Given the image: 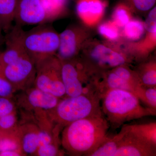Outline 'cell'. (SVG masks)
<instances>
[{
    "label": "cell",
    "instance_id": "1",
    "mask_svg": "<svg viewBox=\"0 0 156 156\" xmlns=\"http://www.w3.org/2000/svg\"><path fill=\"white\" fill-rule=\"evenodd\" d=\"M110 126L103 114L75 121L65 126L62 145L70 154L88 156L108 136Z\"/></svg>",
    "mask_w": 156,
    "mask_h": 156
},
{
    "label": "cell",
    "instance_id": "2",
    "mask_svg": "<svg viewBox=\"0 0 156 156\" xmlns=\"http://www.w3.org/2000/svg\"><path fill=\"white\" fill-rule=\"evenodd\" d=\"M100 98L102 113L115 128L132 120L156 115V110L143 106L139 98L130 91L108 89L101 93Z\"/></svg>",
    "mask_w": 156,
    "mask_h": 156
},
{
    "label": "cell",
    "instance_id": "3",
    "mask_svg": "<svg viewBox=\"0 0 156 156\" xmlns=\"http://www.w3.org/2000/svg\"><path fill=\"white\" fill-rule=\"evenodd\" d=\"M22 41L27 53L36 64L45 58L56 55L59 34L49 23L38 24L30 30H23Z\"/></svg>",
    "mask_w": 156,
    "mask_h": 156
},
{
    "label": "cell",
    "instance_id": "4",
    "mask_svg": "<svg viewBox=\"0 0 156 156\" xmlns=\"http://www.w3.org/2000/svg\"><path fill=\"white\" fill-rule=\"evenodd\" d=\"M100 96L93 92L79 96L69 97L58 102L55 108L56 121L64 125L87 118L101 114Z\"/></svg>",
    "mask_w": 156,
    "mask_h": 156
},
{
    "label": "cell",
    "instance_id": "5",
    "mask_svg": "<svg viewBox=\"0 0 156 156\" xmlns=\"http://www.w3.org/2000/svg\"><path fill=\"white\" fill-rule=\"evenodd\" d=\"M34 83L38 89L60 98L66 95L61 77V62L56 55L43 59L35 65Z\"/></svg>",
    "mask_w": 156,
    "mask_h": 156
},
{
    "label": "cell",
    "instance_id": "6",
    "mask_svg": "<svg viewBox=\"0 0 156 156\" xmlns=\"http://www.w3.org/2000/svg\"><path fill=\"white\" fill-rule=\"evenodd\" d=\"M89 37V33L82 27L73 25L67 27L59 34L56 56L61 61L75 58L83 49Z\"/></svg>",
    "mask_w": 156,
    "mask_h": 156
},
{
    "label": "cell",
    "instance_id": "7",
    "mask_svg": "<svg viewBox=\"0 0 156 156\" xmlns=\"http://www.w3.org/2000/svg\"><path fill=\"white\" fill-rule=\"evenodd\" d=\"M36 72L35 64L27 53L11 64L0 66V73L14 88L34 82Z\"/></svg>",
    "mask_w": 156,
    "mask_h": 156
},
{
    "label": "cell",
    "instance_id": "8",
    "mask_svg": "<svg viewBox=\"0 0 156 156\" xmlns=\"http://www.w3.org/2000/svg\"><path fill=\"white\" fill-rule=\"evenodd\" d=\"M61 62L62 79L68 96L74 97L92 92L84 87L87 77L81 63L75 58Z\"/></svg>",
    "mask_w": 156,
    "mask_h": 156
},
{
    "label": "cell",
    "instance_id": "9",
    "mask_svg": "<svg viewBox=\"0 0 156 156\" xmlns=\"http://www.w3.org/2000/svg\"><path fill=\"white\" fill-rule=\"evenodd\" d=\"M16 25L23 26L47 23L41 0H18L14 14Z\"/></svg>",
    "mask_w": 156,
    "mask_h": 156
},
{
    "label": "cell",
    "instance_id": "10",
    "mask_svg": "<svg viewBox=\"0 0 156 156\" xmlns=\"http://www.w3.org/2000/svg\"><path fill=\"white\" fill-rule=\"evenodd\" d=\"M89 51V58L92 63L102 69H112L126 65L128 58L125 53L106 45L95 43Z\"/></svg>",
    "mask_w": 156,
    "mask_h": 156
},
{
    "label": "cell",
    "instance_id": "11",
    "mask_svg": "<svg viewBox=\"0 0 156 156\" xmlns=\"http://www.w3.org/2000/svg\"><path fill=\"white\" fill-rule=\"evenodd\" d=\"M107 5L105 0H77L76 12L84 25L93 27L101 21Z\"/></svg>",
    "mask_w": 156,
    "mask_h": 156
},
{
    "label": "cell",
    "instance_id": "12",
    "mask_svg": "<svg viewBox=\"0 0 156 156\" xmlns=\"http://www.w3.org/2000/svg\"><path fill=\"white\" fill-rule=\"evenodd\" d=\"M123 136L114 156H154L156 148L127 134L122 128Z\"/></svg>",
    "mask_w": 156,
    "mask_h": 156
},
{
    "label": "cell",
    "instance_id": "13",
    "mask_svg": "<svg viewBox=\"0 0 156 156\" xmlns=\"http://www.w3.org/2000/svg\"><path fill=\"white\" fill-rule=\"evenodd\" d=\"M156 44V31L147 32L143 39L128 43L126 49L128 53L136 59H143L154 49Z\"/></svg>",
    "mask_w": 156,
    "mask_h": 156
},
{
    "label": "cell",
    "instance_id": "14",
    "mask_svg": "<svg viewBox=\"0 0 156 156\" xmlns=\"http://www.w3.org/2000/svg\"><path fill=\"white\" fill-rule=\"evenodd\" d=\"M122 128L127 134L156 148V122L144 124L123 125Z\"/></svg>",
    "mask_w": 156,
    "mask_h": 156
},
{
    "label": "cell",
    "instance_id": "15",
    "mask_svg": "<svg viewBox=\"0 0 156 156\" xmlns=\"http://www.w3.org/2000/svg\"><path fill=\"white\" fill-rule=\"evenodd\" d=\"M58 98L36 88L29 92L28 100L35 108L50 110L55 108L58 103Z\"/></svg>",
    "mask_w": 156,
    "mask_h": 156
},
{
    "label": "cell",
    "instance_id": "16",
    "mask_svg": "<svg viewBox=\"0 0 156 156\" xmlns=\"http://www.w3.org/2000/svg\"><path fill=\"white\" fill-rule=\"evenodd\" d=\"M18 0H0V23L7 33L12 27Z\"/></svg>",
    "mask_w": 156,
    "mask_h": 156
},
{
    "label": "cell",
    "instance_id": "17",
    "mask_svg": "<svg viewBox=\"0 0 156 156\" xmlns=\"http://www.w3.org/2000/svg\"><path fill=\"white\" fill-rule=\"evenodd\" d=\"M47 23L63 16L67 11V0H41Z\"/></svg>",
    "mask_w": 156,
    "mask_h": 156
},
{
    "label": "cell",
    "instance_id": "18",
    "mask_svg": "<svg viewBox=\"0 0 156 156\" xmlns=\"http://www.w3.org/2000/svg\"><path fill=\"white\" fill-rule=\"evenodd\" d=\"M123 132L121 129L119 133L110 137L108 136L93 151L87 156H114L120 144Z\"/></svg>",
    "mask_w": 156,
    "mask_h": 156
},
{
    "label": "cell",
    "instance_id": "19",
    "mask_svg": "<svg viewBox=\"0 0 156 156\" xmlns=\"http://www.w3.org/2000/svg\"><path fill=\"white\" fill-rule=\"evenodd\" d=\"M123 28L121 35L130 42L140 40L146 31L144 22L138 19H131Z\"/></svg>",
    "mask_w": 156,
    "mask_h": 156
},
{
    "label": "cell",
    "instance_id": "20",
    "mask_svg": "<svg viewBox=\"0 0 156 156\" xmlns=\"http://www.w3.org/2000/svg\"><path fill=\"white\" fill-rule=\"evenodd\" d=\"M136 73L143 87H153L156 86V63L154 60L142 65Z\"/></svg>",
    "mask_w": 156,
    "mask_h": 156
},
{
    "label": "cell",
    "instance_id": "21",
    "mask_svg": "<svg viewBox=\"0 0 156 156\" xmlns=\"http://www.w3.org/2000/svg\"><path fill=\"white\" fill-rule=\"evenodd\" d=\"M133 10L125 2L119 3L114 10L112 21L119 27H123L132 19Z\"/></svg>",
    "mask_w": 156,
    "mask_h": 156
},
{
    "label": "cell",
    "instance_id": "22",
    "mask_svg": "<svg viewBox=\"0 0 156 156\" xmlns=\"http://www.w3.org/2000/svg\"><path fill=\"white\" fill-rule=\"evenodd\" d=\"M98 31L101 35L111 42L116 41L122 36L119 27L112 20L102 23L98 26Z\"/></svg>",
    "mask_w": 156,
    "mask_h": 156
},
{
    "label": "cell",
    "instance_id": "23",
    "mask_svg": "<svg viewBox=\"0 0 156 156\" xmlns=\"http://www.w3.org/2000/svg\"><path fill=\"white\" fill-rule=\"evenodd\" d=\"M39 146L38 132L31 131L23 137L21 147L23 151L27 154H32L37 151Z\"/></svg>",
    "mask_w": 156,
    "mask_h": 156
},
{
    "label": "cell",
    "instance_id": "24",
    "mask_svg": "<svg viewBox=\"0 0 156 156\" xmlns=\"http://www.w3.org/2000/svg\"><path fill=\"white\" fill-rule=\"evenodd\" d=\"M137 97L139 98L140 101L145 104L147 107L156 110V87H143Z\"/></svg>",
    "mask_w": 156,
    "mask_h": 156
},
{
    "label": "cell",
    "instance_id": "25",
    "mask_svg": "<svg viewBox=\"0 0 156 156\" xmlns=\"http://www.w3.org/2000/svg\"><path fill=\"white\" fill-rule=\"evenodd\" d=\"M156 0H126L127 3L133 10L146 11L150 10L155 5Z\"/></svg>",
    "mask_w": 156,
    "mask_h": 156
},
{
    "label": "cell",
    "instance_id": "26",
    "mask_svg": "<svg viewBox=\"0 0 156 156\" xmlns=\"http://www.w3.org/2000/svg\"><path fill=\"white\" fill-rule=\"evenodd\" d=\"M18 143L16 140L0 133V152L8 151H17Z\"/></svg>",
    "mask_w": 156,
    "mask_h": 156
},
{
    "label": "cell",
    "instance_id": "27",
    "mask_svg": "<svg viewBox=\"0 0 156 156\" xmlns=\"http://www.w3.org/2000/svg\"><path fill=\"white\" fill-rule=\"evenodd\" d=\"M16 118L14 113L0 117V131L5 132L10 130L15 125Z\"/></svg>",
    "mask_w": 156,
    "mask_h": 156
},
{
    "label": "cell",
    "instance_id": "28",
    "mask_svg": "<svg viewBox=\"0 0 156 156\" xmlns=\"http://www.w3.org/2000/svg\"><path fill=\"white\" fill-rule=\"evenodd\" d=\"M14 87L0 73V97L9 98L13 93Z\"/></svg>",
    "mask_w": 156,
    "mask_h": 156
},
{
    "label": "cell",
    "instance_id": "29",
    "mask_svg": "<svg viewBox=\"0 0 156 156\" xmlns=\"http://www.w3.org/2000/svg\"><path fill=\"white\" fill-rule=\"evenodd\" d=\"M37 152L40 156H54L57 155L58 151L55 145L50 143L39 147Z\"/></svg>",
    "mask_w": 156,
    "mask_h": 156
},
{
    "label": "cell",
    "instance_id": "30",
    "mask_svg": "<svg viewBox=\"0 0 156 156\" xmlns=\"http://www.w3.org/2000/svg\"><path fill=\"white\" fill-rule=\"evenodd\" d=\"M144 27L147 32L156 31V8L154 7L148 15L144 22Z\"/></svg>",
    "mask_w": 156,
    "mask_h": 156
},
{
    "label": "cell",
    "instance_id": "31",
    "mask_svg": "<svg viewBox=\"0 0 156 156\" xmlns=\"http://www.w3.org/2000/svg\"><path fill=\"white\" fill-rule=\"evenodd\" d=\"M14 105L8 98L0 97V117L13 112Z\"/></svg>",
    "mask_w": 156,
    "mask_h": 156
},
{
    "label": "cell",
    "instance_id": "32",
    "mask_svg": "<svg viewBox=\"0 0 156 156\" xmlns=\"http://www.w3.org/2000/svg\"><path fill=\"white\" fill-rule=\"evenodd\" d=\"M38 135L39 147L49 144L52 142V137L50 134L46 131H42L38 132Z\"/></svg>",
    "mask_w": 156,
    "mask_h": 156
},
{
    "label": "cell",
    "instance_id": "33",
    "mask_svg": "<svg viewBox=\"0 0 156 156\" xmlns=\"http://www.w3.org/2000/svg\"><path fill=\"white\" fill-rule=\"evenodd\" d=\"M20 154L17 151H5L0 152V156H18L20 155Z\"/></svg>",
    "mask_w": 156,
    "mask_h": 156
},
{
    "label": "cell",
    "instance_id": "34",
    "mask_svg": "<svg viewBox=\"0 0 156 156\" xmlns=\"http://www.w3.org/2000/svg\"><path fill=\"white\" fill-rule=\"evenodd\" d=\"M2 31H3L2 28L0 23V47L5 43V37L3 36Z\"/></svg>",
    "mask_w": 156,
    "mask_h": 156
}]
</instances>
